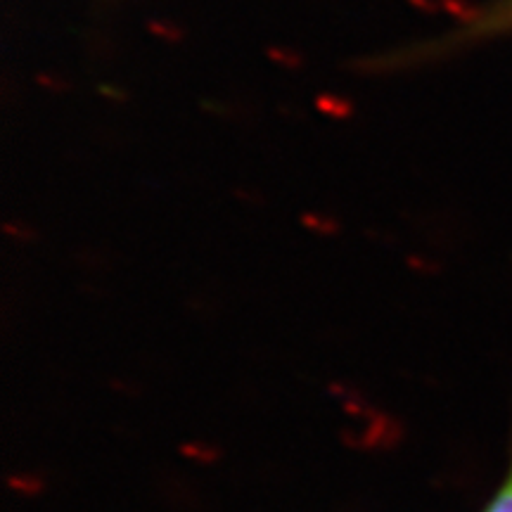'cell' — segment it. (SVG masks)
Instances as JSON below:
<instances>
[{
  "mask_svg": "<svg viewBox=\"0 0 512 512\" xmlns=\"http://www.w3.org/2000/svg\"><path fill=\"white\" fill-rule=\"evenodd\" d=\"M484 512H512V465H510V472H508V477H505L503 486L496 491L494 501L489 503V508H486Z\"/></svg>",
  "mask_w": 512,
  "mask_h": 512,
  "instance_id": "2",
  "label": "cell"
},
{
  "mask_svg": "<svg viewBox=\"0 0 512 512\" xmlns=\"http://www.w3.org/2000/svg\"><path fill=\"white\" fill-rule=\"evenodd\" d=\"M512 34V0H489L463 17L456 34L448 38V46L477 43L486 38H501Z\"/></svg>",
  "mask_w": 512,
  "mask_h": 512,
  "instance_id": "1",
  "label": "cell"
}]
</instances>
